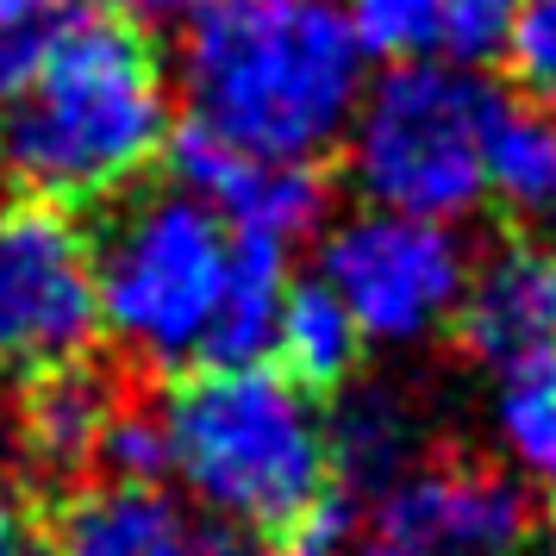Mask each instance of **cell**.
Wrapping results in <instances>:
<instances>
[{"label":"cell","instance_id":"obj_1","mask_svg":"<svg viewBox=\"0 0 556 556\" xmlns=\"http://www.w3.org/2000/svg\"><path fill=\"white\" fill-rule=\"evenodd\" d=\"M169 88L126 7H70L31 81L7 101L0 169L20 194L94 206L126 194L169 144Z\"/></svg>","mask_w":556,"mask_h":556},{"label":"cell","instance_id":"obj_2","mask_svg":"<svg viewBox=\"0 0 556 556\" xmlns=\"http://www.w3.org/2000/svg\"><path fill=\"white\" fill-rule=\"evenodd\" d=\"M363 38L338 0H219L188 26V119L251 156L319 163L363 101Z\"/></svg>","mask_w":556,"mask_h":556},{"label":"cell","instance_id":"obj_3","mask_svg":"<svg viewBox=\"0 0 556 556\" xmlns=\"http://www.w3.org/2000/svg\"><path fill=\"white\" fill-rule=\"evenodd\" d=\"M156 406L169 469L213 519L256 531L263 544H288L338 506L326 419L288 376L256 363H201L156 394Z\"/></svg>","mask_w":556,"mask_h":556},{"label":"cell","instance_id":"obj_4","mask_svg":"<svg viewBox=\"0 0 556 556\" xmlns=\"http://www.w3.org/2000/svg\"><path fill=\"white\" fill-rule=\"evenodd\" d=\"M506 94L476 70L394 63L363 88L351 119V176L381 213L456 219L488 194V144Z\"/></svg>","mask_w":556,"mask_h":556},{"label":"cell","instance_id":"obj_5","mask_svg":"<svg viewBox=\"0 0 556 556\" xmlns=\"http://www.w3.org/2000/svg\"><path fill=\"white\" fill-rule=\"evenodd\" d=\"M231 269V226L188 188L131 201L94 244L101 326L151 369L201 363Z\"/></svg>","mask_w":556,"mask_h":556},{"label":"cell","instance_id":"obj_6","mask_svg":"<svg viewBox=\"0 0 556 556\" xmlns=\"http://www.w3.org/2000/svg\"><path fill=\"white\" fill-rule=\"evenodd\" d=\"M101 331V281L94 238L81 231L76 206L45 194L0 201V376L31 381L88 356Z\"/></svg>","mask_w":556,"mask_h":556},{"label":"cell","instance_id":"obj_7","mask_svg":"<svg viewBox=\"0 0 556 556\" xmlns=\"http://www.w3.org/2000/svg\"><path fill=\"white\" fill-rule=\"evenodd\" d=\"M319 281L351 306L363 338H426L444 326L463 301V244L438 219L413 213H356L326 238L319 251Z\"/></svg>","mask_w":556,"mask_h":556},{"label":"cell","instance_id":"obj_8","mask_svg":"<svg viewBox=\"0 0 556 556\" xmlns=\"http://www.w3.org/2000/svg\"><path fill=\"white\" fill-rule=\"evenodd\" d=\"M376 531L419 556H513L531 538L526 488L481 456H426L376 501Z\"/></svg>","mask_w":556,"mask_h":556},{"label":"cell","instance_id":"obj_9","mask_svg":"<svg viewBox=\"0 0 556 556\" xmlns=\"http://www.w3.org/2000/svg\"><path fill=\"white\" fill-rule=\"evenodd\" d=\"M169 169L176 181L206 201L231 231H251V238H276V244H294L326 219V176L319 163H281V156H251L213 138L206 126L181 119L169 131Z\"/></svg>","mask_w":556,"mask_h":556},{"label":"cell","instance_id":"obj_10","mask_svg":"<svg viewBox=\"0 0 556 556\" xmlns=\"http://www.w3.org/2000/svg\"><path fill=\"white\" fill-rule=\"evenodd\" d=\"M51 556H263V538L194 519L156 481H81L56 506Z\"/></svg>","mask_w":556,"mask_h":556},{"label":"cell","instance_id":"obj_11","mask_svg":"<svg viewBox=\"0 0 556 556\" xmlns=\"http://www.w3.org/2000/svg\"><path fill=\"white\" fill-rule=\"evenodd\" d=\"M451 326L456 351L481 369H501V376L556 351V244L538 231L501 238L488 263L463 281Z\"/></svg>","mask_w":556,"mask_h":556},{"label":"cell","instance_id":"obj_12","mask_svg":"<svg viewBox=\"0 0 556 556\" xmlns=\"http://www.w3.org/2000/svg\"><path fill=\"white\" fill-rule=\"evenodd\" d=\"M131 381L101 356H70L20 381V456L38 481H88Z\"/></svg>","mask_w":556,"mask_h":556},{"label":"cell","instance_id":"obj_13","mask_svg":"<svg viewBox=\"0 0 556 556\" xmlns=\"http://www.w3.org/2000/svg\"><path fill=\"white\" fill-rule=\"evenodd\" d=\"M519 0H344L363 51L388 63H451L476 70L506 45Z\"/></svg>","mask_w":556,"mask_h":556},{"label":"cell","instance_id":"obj_14","mask_svg":"<svg viewBox=\"0 0 556 556\" xmlns=\"http://www.w3.org/2000/svg\"><path fill=\"white\" fill-rule=\"evenodd\" d=\"M331 488L356 506V494L381 501L394 481L419 463V426H413V406L388 388H363L331 413Z\"/></svg>","mask_w":556,"mask_h":556},{"label":"cell","instance_id":"obj_15","mask_svg":"<svg viewBox=\"0 0 556 556\" xmlns=\"http://www.w3.org/2000/svg\"><path fill=\"white\" fill-rule=\"evenodd\" d=\"M269 351H276V376H288L301 394H338L356 376L363 331H356L351 306L313 276V281H288Z\"/></svg>","mask_w":556,"mask_h":556},{"label":"cell","instance_id":"obj_16","mask_svg":"<svg viewBox=\"0 0 556 556\" xmlns=\"http://www.w3.org/2000/svg\"><path fill=\"white\" fill-rule=\"evenodd\" d=\"M281 301H288V244L231 231L226 294H219V313L206 326L201 363H256L276 338Z\"/></svg>","mask_w":556,"mask_h":556},{"label":"cell","instance_id":"obj_17","mask_svg":"<svg viewBox=\"0 0 556 556\" xmlns=\"http://www.w3.org/2000/svg\"><path fill=\"white\" fill-rule=\"evenodd\" d=\"M488 194L526 231L556 226V119L538 106H506L488 144Z\"/></svg>","mask_w":556,"mask_h":556},{"label":"cell","instance_id":"obj_18","mask_svg":"<svg viewBox=\"0 0 556 556\" xmlns=\"http://www.w3.org/2000/svg\"><path fill=\"white\" fill-rule=\"evenodd\" d=\"M501 444L506 456L538 481H556V351L531 356L519 369H506L501 388Z\"/></svg>","mask_w":556,"mask_h":556},{"label":"cell","instance_id":"obj_19","mask_svg":"<svg viewBox=\"0 0 556 556\" xmlns=\"http://www.w3.org/2000/svg\"><path fill=\"white\" fill-rule=\"evenodd\" d=\"M506 70L538 113L556 119V0H519L506 26Z\"/></svg>","mask_w":556,"mask_h":556},{"label":"cell","instance_id":"obj_20","mask_svg":"<svg viewBox=\"0 0 556 556\" xmlns=\"http://www.w3.org/2000/svg\"><path fill=\"white\" fill-rule=\"evenodd\" d=\"M344 531H351V513H331V519H319L313 531L276 544V556H344V551H338V538H344Z\"/></svg>","mask_w":556,"mask_h":556},{"label":"cell","instance_id":"obj_21","mask_svg":"<svg viewBox=\"0 0 556 556\" xmlns=\"http://www.w3.org/2000/svg\"><path fill=\"white\" fill-rule=\"evenodd\" d=\"M206 7H219V0H131L126 13H151V20H201Z\"/></svg>","mask_w":556,"mask_h":556},{"label":"cell","instance_id":"obj_22","mask_svg":"<svg viewBox=\"0 0 556 556\" xmlns=\"http://www.w3.org/2000/svg\"><path fill=\"white\" fill-rule=\"evenodd\" d=\"M13 538H20V494L0 488V544H13Z\"/></svg>","mask_w":556,"mask_h":556},{"label":"cell","instance_id":"obj_23","mask_svg":"<svg viewBox=\"0 0 556 556\" xmlns=\"http://www.w3.org/2000/svg\"><path fill=\"white\" fill-rule=\"evenodd\" d=\"M363 556H419V551H406V544H394V538H381V531H369V544H363Z\"/></svg>","mask_w":556,"mask_h":556},{"label":"cell","instance_id":"obj_24","mask_svg":"<svg viewBox=\"0 0 556 556\" xmlns=\"http://www.w3.org/2000/svg\"><path fill=\"white\" fill-rule=\"evenodd\" d=\"M0 556H51V551H45V544H20V538H13V544H0Z\"/></svg>","mask_w":556,"mask_h":556},{"label":"cell","instance_id":"obj_25","mask_svg":"<svg viewBox=\"0 0 556 556\" xmlns=\"http://www.w3.org/2000/svg\"><path fill=\"white\" fill-rule=\"evenodd\" d=\"M513 556H544V551H513Z\"/></svg>","mask_w":556,"mask_h":556},{"label":"cell","instance_id":"obj_26","mask_svg":"<svg viewBox=\"0 0 556 556\" xmlns=\"http://www.w3.org/2000/svg\"><path fill=\"white\" fill-rule=\"evenodd\" d=\"M56 7H70V0H56Z\"/></svg>","mask_w":556,"mask_h":556}]
</instances>
